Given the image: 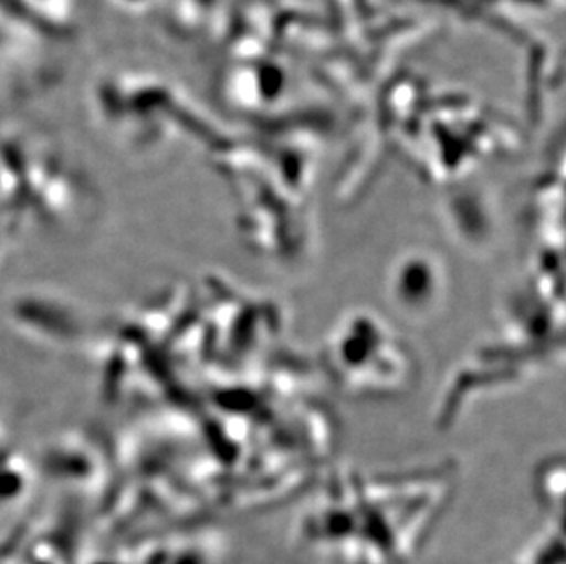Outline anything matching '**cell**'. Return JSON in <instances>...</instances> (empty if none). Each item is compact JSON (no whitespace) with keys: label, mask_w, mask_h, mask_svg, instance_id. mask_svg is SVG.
Returning a JSON list of instances; mask_svg holds the SVG:
<instances>
[{"label":"cell","mask_w":566,"mask_h":564,"mask_svg":"<svg viewBox=\"0 0 566 564\" xmlns=\"http://www.w3.org/2000/svg\"><path fill=\"white\" fill-rule=\"evenodd\" d=\"M552 552L551 554L546 555V560H545V563H539V557H541V550L539 552H535L534 555H530L528 560H521V561H517V564H554V561H552Z\"/></svg>","instance_id":"cell-1"}]
</instances>
